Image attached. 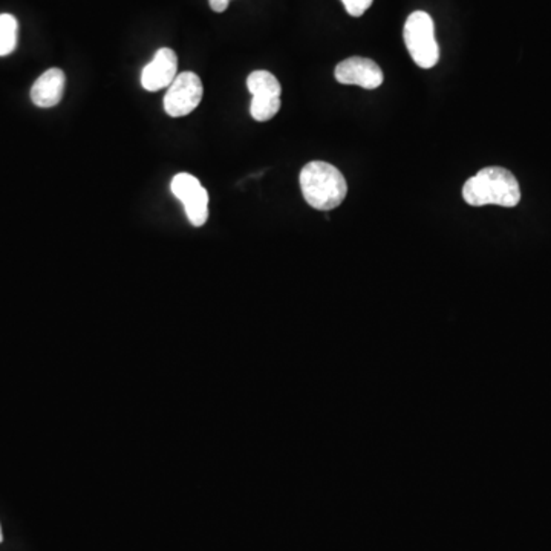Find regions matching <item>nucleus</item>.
I'll return each mask as SVG.
<instances>
[{"label":"nucleus","mask_w":551,"mask_h":551,"mask_svg":"<svg viewBox=\"0 0 551 551\" xmlns=\"http://www.w3.org/2000/svg\"><path fill=\"white\" fill-rule=\"evenodd\" d=\"M172 193L184 204L188 221L195 227H202L208 219V193L202 188L198 178L190 173H178L170 184Z\"/></svg>","instance_id":"nucleus-6"},{"label":"nucleus","mask_w":551,"mask_h":551,"mask_svg":"<svg viewBox=\"0 0 551 551\" xmlns=\"http://www.w3.org/2000/svg\"><path fill=\"white\" fill-rule=\"evenodd\" d=\"M246 88L250 91V113L256 121H270L281 109L282 88L279 80L268 71H255L246 79Z\"/></svg>","instance_id":"nucleus-4"},{"label":"nucleus","mask_w":551,"mask_h":551,"mask_svg":"<svg viewBox=\"0 0 551 551\" xmlns=\"http://www.w3.org/2000/svg\"><path fill=\"white\" fill-rule=\"evenodd\" d=\"M302 195L315 210L330 212L344 201L348 184L343 173L325 161H311L302 169Z\"/></svg>","instance_id":"nucleus-2"},{"label":"nucleus","mask_w":551,"mask_h":551,"mask_svg":"<svg viewBox=\"0 0 551 551\" xmlns=\"http://www.w3.org/2000/svg\"><path fill=\"white\" fill-rule=\"evenodd\" d=\"M64 72L59 68L44 71L31 88V100L37 108H54L63 99Z\"/></svg>","instance_id":"nucleus-9"},{"label":"nucleus","mask_w":551,"mask_h":551,"mask_svg":"<svg viewBox=\"0 0 551 551\" xmlns=\"http://www.w3.org/2000/svg\"><path fill=\"white\" fill-rule=\"evenodd\" d=\"M335 80L342 84L360 86L363 89H377L383 83V72L374 60L364 57H350L337 64Z\"/></svg>","instance_id":"nucleus-7"},{"label":"nucleus","mask_w":551,"mask_h":551,"mask_svg":"<svg viewBox=\"0 0 551 551\" xmlns=\"http://www.w3.org/2000/svg\"><path fill=\"white\" fill-rule=\"evenodd\" d=\"M208 4H210V8L215 13H224L228 4H230V0H208Z\"/></svg>","instance_id":"nucleus-12"},{"label":"nucleus","mask_w":551,"mask_h":551,"mask_svg":"<svg viewBox=\"0 0 551 551\" xmlns=\"http://www.w3.org/2000/svg\"><path fill=\"white\" fill-rule=\"evenodd\" d=\"M342 4L348 11V14L353 15V17H360L370 10L372 0H342Z\"/></svg>","instance_id":"nucleus-11"},{"label":"nucleus","mask_w":551,"mask_h":551,"mask_svg":"<svg viewBox=\"0 0 551 551\" xmlns=\"http://www.w3.org/2000/svg\"><path fill=\"white\" fill-rule=\"evenodd\" d=\"M404 44L417 66L430 69L439 63L440 46L435 25L428 13L415 11L409 15L403 30Z\"/></svg>","instance_id":"nucleus-3"},{"label":"nucleus","mask_w":551,"mask_h":551,"mask_svg":"<svg viewBox=\"0 0 551 551\" xmlns=\"http://www.w3.org/2000/svg\"><path fill=\"white\" fill-rule=\"evenodd\" d=\"M178 57L170 48L157 51L152 62L143 69L141 84L149 92H157L160 89L169 88L177 79Z\"/></svg>","instance_id":"nucleus-8"},{"label":"nucleus","mask_w":551,"mask_h":551,"mask_svg":"<svg viewBox=\"0 0 551 551\" xmlns=\"http://www.w3.org/2000/svg\"><path fill=\"white\" fill-rule=\"evenodd\" d=\"M17 20L14 15L0 14V57L10 55L17 46Z\"/></svg>","instance_id":"nucleus-10"},{"label":"nucleus","mask_w":551,"mask_h":551,"mask_svg":"<svg viewBox=\"0 0 551 551\" xmlns=\"http://www.w3.org/2000/svg\"><path fill=\"white\" fill-rule=\"evenodd\" d=\"M463 199L469 206L517 207L521 201L519 182L510 170L486 168L464 182Z\"/></svg>","instance_id":"nucleus-1"},{"label":"nucleus","mask_w":551,"mask_h":551,"mask_svg":"<svg viewBox=\"0 0 551 551\" xmlns=\"http://www.w3.org/2000/svg\"><path fill=\"white\" fill-rule=\"evenodd\" d=\"M4 541V533H2V526H0V542Z\"/></svg>","instance_id":"nucleus-13"},{"label":"nucleus","mask_w":551,"mask_h":551,"mask_svg":"<svg viewBox=\"0 0 551 551\" xmlns=\"http://www.w3.org/2000/svg\"><path fill=\"white\" fill-rule=\"evenodd\" d=\"M202 95L204 88L201 79L195 72L186 71L178 74L169 86L168 94L164 97V109L173 119L186 117L199 106Z\"/></svg>","instance_id":"nucleus-5"}]
</instances>
